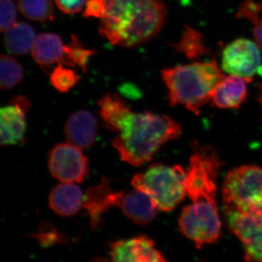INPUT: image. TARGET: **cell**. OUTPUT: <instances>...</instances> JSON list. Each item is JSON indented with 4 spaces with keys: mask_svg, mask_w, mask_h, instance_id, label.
Segmentation results:
<instances>
[{
    "mask_svg": "<svg viewBox=\"0 0 262 262\" xmlns=\"http://www.w3.org/2000/svg\"><path fill=\"white\" fill-rule=\"evenodd\" d=\"M34 61L41 67L61 63L64 46L59 36L53 33H43L36 38L32 51Z\"/></svg>",
    "mask_w": 262,
    "mask_h": 262,
    "instance_id": "e0dca14e",
    "label": "cell"
},
{
    "mask_svg": "<svg viewBox=\"0 0 262 262\" xmlns=\"http://www.w3.org/2000/svg\"><path fill=\"white\" fill-rule=\"evenodd\" d=\"M98 106L105 127L113 132H117L122 120L131 112L128 105L120 96L111 93L100 98Z\"/></svg>",
    "mask_w": 262,
    "mask_h": 262,
    "instance_id": "ac0fdd59",
    "label": "cell"
},
{
    "mask_svg": "<svg viewBox=\"0 0 262 262\" xmlns=\"http://www.w3.org/2000/svg\"><path fill=\"white\" fill-rule=\"evenodd\" d=\"M85 18H106L107 16L106 0H87L82 14Z\"/></svg>",
    "mask_w": 262,
    "mask_h": 262,
    "instance_id": "4316f807",
    "label": "cell"
},
{
    "mask_svg": "<svg viewBox=\"0 0 262 262\" xmlns=\"http://www.w3.org/2000/svg\"><path fill=\"white\" fill-rule=\"evenodd\" d=\"M29 98L17 96L0 110L2 146L15 145L24 140L27 130L26 113L30 108Z\"/></svg>",
    "mask_w": 262,
    "mask_h": 262,
    "instance_id": "30bf717a",
    "label": "cell"
},
{
    "mask_svg": "<svg viewBox=\"0 0 262 262\" xmlns=\"http://www.w3.org/2000/svg\"><path fill=\"white\" fill-rule=\"evenodd\" d=\"M226 222L245 248V259L262 261V215L248 214L225 207Z\"/></svg>",
    "mask_w": 262,
    "mask_h": 262,
    "instance_id": "9c48e42d",
    "label": "cell"
},
{
    "mask_svg": "<svg viewBox=\"0 0 262 262\" xmlns=\"http://www.w3.org/2000/svg\"><path fill=\"white\" fill-rule=\"evenodd\" d=\"M80 80V77L75 71L63 67L61 63L53 69L50 81L53 87L61 94L68 93Z\"/></svg>",
    "mask_w": 262,
    "mask_h": 262,
    "instance_id": "cb8c5ba5",
    "label": "cell"
},
{
    "mask_svg": "<svg viewBox=\"0 0 262 262\" xmlns=\"http://www.w3.org/2000/svg\"><path fill=\"white\" fill-rule=\"evenodd\" d=\"M186 174L182 167L161 163L150 165L144 173L131 180L134 189L145 193L155 202L159 211H173L187 194Z\"/></svg>",
    "mask_w": 262,
    "mask_h": 262,
    "instance_id": "5b68a950",
    "label": "cell"
},
{
    "mask_svg": "<svg viewBox=\"0 0 262 262\" xmlns=\"http://www.w3.org/2000/svg\"><path fill=\"white\" fill-rule=\"evenodd\" d=\"M84 193L76 183L61 182L50 193V208L56 214L69 217L75 215L83 207Z\"/></svg>",
    "mask_w": 262,
    "mask_h": 262,
    "instance_id": "9a60e30c",
    "label": "cell"
},
{
    "mask_svg": "<svg viewBox=\"0 0 262 262\" xmlns=\"http://www.w3.org/2000/svg\"><path fill=\"white\" fill-rule=\"evenodd\" d=\"M96 53L94 50L85 48L77 36L72 35L70 44L64 46L61 63L71 67H79L82 72H86L90 59Z\"/></svg>",
    "mask_w": 262,
    "mask_h": 262,
    "instance_id": "44dd1931",
    "label": "cell"
},
{
    "mask_svg": "<svg viewBox=\"0 0 262 262\" xmlns=\"http://www.w3.org/2000/svg\"><path fill=\"white\" fill-rule=\"evenodd\" d=\"M107 16L101 20V37L122 48L137 47L156 37L165 24L161 0H106Z\"/></svg>",
    "mask_w": 262,
    "mask_h": 262,
    "instance_id": "7a4b0ae2",
    "label": "cell"
},
{
    "mask_svg": "<svg viewBox=\"0 0 262 262\" xmlns=\"http://www.w3.org/2000/svg\"><path fill=\"white\" fill-rule=\"evenodd\" d=\"M24 68L12 57L2 55L0 58V86L2 89L10 90L23 80Z\"/></svg>",
    "mask_w": 262,
    "mask_h": 262,
    "instance_id": "603a6c76",
    "label": "cell"
},
{
    "mask_svg": "<svg viewBox=\"0 0 262 262\" xmlns=\"http://www.w3.org/2000/svg\"><path fill=\"white\" fill-rule=\"evenodd\" d=\"M0 29L5 32L16 23V8L13 0H0Z\"/></svg>",
    "mask_w": 262,
    "mask_h": 262,
    "instance_id": "d4e9b609",
    "label": "cell"
},
{
    "mask_svg": "<svg viewBox=\"0 0 262 262\" xmlns=\"http://www.w3.org/2000/svg\"><path fill=\"white\" fill-rule=\"evenodd\" d=\"M86 2L87 0H55L58 9L69 15L80 13L85 6Z\"/></svg>",
    "mask_w": 262,
    "mask_h": 262,
    "instance_id": "83f0119b",
    "label": "cell"
},
{
    "mask_svg": "<svg viewBox=\"0 0 262 262\" xmlns=\"http://www.w3.org/2000/svg\"><path fill=\"white\" fill-rule=\"evenodd\" d=\"M98 122L90 112L80 110L72 114L65 125L64 133L67 142L88 149L94 144L97 135Z\"/></svg>",
    "mask_w": 262,
    "mask_h": 262,
    "instance_id": "4fadbf2b",
    "label": "cell"
},
{
    "mask_svg": "<svg viewBox=\"0 0 262 262\" xmlns=\"http://www.w3.org/2000/svg\"><path fill=\"white\" fill-rule=\"evenodd\" d=\"M36 238L41 245H46V246H48L49 245L59 242L60 239H63V237H61V234H58V231L56 229L46 228L39 229V232L36 234Z\"/></svg>",
    "mask_w": 262,
    "mask_h": 262,
    "instance_id": "f1b7e54d",
    "label": "cell"
},
{
    "mask_svg": "<svg viewBox=\"0 0 262 262\" xmlns=\"http://www.w3.org/2000/svg\"><path fill=\"white\" fill-rule=\"evenodd\" d=\"M221 166L213 147L194 146L186 173V191L192 204L183 209L179 224L182 233L199 248L220 238L222 224L215 196Z\"/></svg>",
    "mask_w": 262,
    "mask_h": 262,
    "instance_id": "6da1fadb",
    "label": "cell"
},
{
    "mask_svg": "<svg viewBox=\"0 0 262 262\" xmlns=\"http://www.w3.org/2000/svg\"><path fill=\"white\" fill-rule=\"evenodd\" d=\"M117 132L112 144L120 160L139 167L150 161L165 143L177 139L182 129L170 117L131 111Z\"/></svg>",
    "mask_w": 262,
    "mask_h": 262,
    "instance_id": "3957f363",
    "label": "cell"
},
{
    "mask_svg": "<svg viewBox=\"0 0 262 262\" xmlns=\"http://www.w3.org/2000/svg\"><path fill=\"white\" fill-rule=\"evenodd\" d=\"M251 80L235 75L224 77L213 89L211 101L221 108H237L246 101Z\"/></svg>",
    "mask_w": 262,
    "mask_h": 262,
    "instance_id": "5bb4252c",
    "label": "cell"
},
{
    "mask_svg": "<svg viewBox=\"0 0 262 262\" xmlns=\"http://www.w3.org/2000/svg\"><path fill=\"white\" fill-rule=\"evenodd\" d=\"M258 100H259V102L261 103L262 106V85H260L259 97H258Z\"/></svg>",
    "mask_w": 262,
    "mask_h": 262,
    "instance_id": "1f68e13d",
    "label": "cell"
},
{
    "mask_svg": "<svg viewBox=\"0 0 262 262\" xmlns=\"http://www.w3.org/2000/svg\"><path fill=\"white\" fill-rule=\"evenodd\" d=\"M174 48L177 53L184 54L189 59H198L210 51L201 33L189 27H185L180 40L174 45Z\"/></svg>",
    "mask_w": 262,
    "mask_h": 262,
    "instance_id": "ffe728a7",
    "label": "cell"
},
{
    "mask_svg": "<svg viewBox=\"0 0 262 262\" xmlns=\"http://www.w3.org/2000/svg\"><path fill=\"white\" fill-rule=\"evenodd\" d=\"M19 11L26 18L34 21L53 20L52 0H16Z\"/></svg>",
    "mask_w": 262,
    "mask_h": 262,
    "instance_id": "7402d4cb",
    "label": "cell"
},
{
    "mask_svg": "<svg viewBox=\"0 0 262 262\" xmlns=\"http://www.w3.org/2000/svg\"><path fill=\"white\" fill-rule=\"evenodd\" d=\"M222 192L225 207L262 215V168L244 165L232 169L226 177Z\"/></svg>",
    "mask_w": 262,
    "mask_h": 262,
    "instance_id": "8992f818",
    "label": "cell"
},
{
    "mask_svg": "<svg viewBox=\"0 0 262 262\" xmlns=\"http://www.w3.org/2000/svg\"><path fill=\"white\" fill-rule=\"evenodd\" d=\"M161 77L168 91L170 106L182 105L198 115L225 75L216 62L212 61L165 69Z\"/></svg>",
    "mask_w": 262,
    "mask_h": 262,
    "instance_id": "277c9868",
    "label": "cell"
},
{
    "mask_svg": "<svg viewBox=\"0 0 262 262\" xmlns=\"http://www.w3.org/2000/svg\"><path fill=\"white\" fill-rule=\"evenodd\" d=\"M118 208L129 220L140 225L150 223L154 220L158 211L153 200L145 193L137 189L123 194Z\"/></svg>",
    "mask_w": 262,
    "mask_h": 262,
    "instance_id": "2e32d148",
    "label": "cell"
},
{
    "mask_svg": "<svg viewBox=\"0 0 262 262\" xmlns=\"http://www.w3.org/2000/svg\"><path fill=\"white\" fill-rule=\"evenodd\" d=\"M36 38L35 32L29 24L24 22L15 23L5 32V48L12 54H27L32 51Z\"/></svg>",
    "mask_w": 262,
    "mask_h": 262,
    "instance_id": "d6986e66",
    "label": "cell"
},
{
    "mask_svg": "<svg viewBox=\"0 0 262 262\" xmlns=\"http://www.w3.org/2000/svg\"><path fill=\"white\" fill-rule=\"evenodd\" d=\"M122 194L123 192L114 191L110 187V181L106 178H103L98 185L86 190L83 207L91 219L93 229L99 225L101 215L113 207H118Z\"/></svg>",
    "mask_w": 262,
    "mask_h": 262,
    "instance_id": "7c38bea8",
    "label": "cell"
},
{
    "mask_svg": "<svg viewBox=\"0 0 262 262\" xmlns=\"http://www.w3.org/2000/svg\"><path fill=\"white\" fill-rule=\"evenodd\" d=\"M262 3L256 0H245L239 6L237 18H244L254 24L261 18Z\"/></svg>",
    "mask_w": 262,
    "mask_h": 262,
    "instance_id": "484cf974",
    "label": "cell"
},
{
    "mask_svg": "<svg viewBox=\"0 0 262 262\" xmlns=\"http://www.w3.org/2000/svg\"><path fill=\"white\" fill-rule=\"evenodd\" d=\"M222 68L229 75L251 80L254 76H262L260 48L250 39H236L227 45L222 52Z\"/></svg>",
    "mask_w": 262,
    "mask_h": 262,
    "instance_id": "52a82bcc",
    "label": "cell"
},
{
    "mask_svg": "<svg viewBox=\"0 0 262 262\" xmlns=\"http://www.w3.org/2000/svg\"><path fill=\"white\" fill-rule=\"evenodd\" d=\"M51 175L61 182L81 183L89 174V163L78 146L70 143L55 146L48 156Z\"/></svg>",
    "mask_w": 262,
    "mask_h": 262,
    "instance_id": "ba28073f",
    "label": "cell"
},
{
    "mask_svg": "<svg viewBox=\"0 0 262 262\" xmlns=\"http://www.w3.org/2000/svg\"><path fill=\"white\" fill-rule=\"evenodd\" d=\"M110 256L113 261H165L155 248L154 241L145 235L110 243Z\"/></svg>",
    "mask_w": 262,
    "mask_h": 262,
    "instance_id": "8fae6325",
    "label": "cell"
},
{
    "mask_svg": "<svg viewBox=\"0 0 262 262\" xmlns=\"http://www.w3.org/2000/svg\"><path fill=\"white\" fill-rule=\"evenodd\" d=\"M119 91H120V94L130 99H139L141 96L140 89L136 87L135 84L130 83V82L122 84L119 88Z\"/></svg>",
    "mask_w": 262,
    "mask_h": 262,
    "instance_id": "f546056e",
    "label": "cell"
},
{
    "mask_svg": "<svg viewBox=\"0 0 262 262\" xmlns=\"http://www.w3.org/2000/svg\"><path fill=\"white\" fill-rule=\"evenodd\" d=\"M253 37L255 42L262 50V17L253 24Z\"/></svg>",
    "mask_w": 262,
    "mask_h": 262,
    "instance_id": "4dcf8cb0",
    "label": "cell"
}]
</instances>
